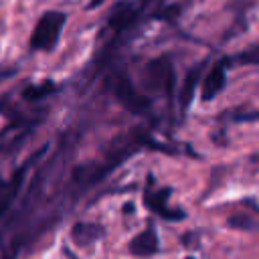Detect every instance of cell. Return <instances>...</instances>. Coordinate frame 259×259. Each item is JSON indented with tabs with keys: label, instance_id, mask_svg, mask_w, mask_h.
<instances>
[{
	"label": "cell",
	"instance_id": "cell-1",
	"mask_svg": "<svg viewBox=\"0 0 259 259\" xmlns=\"http://www.w3.org/2000/svg\"><path fill=\"white\" fill-rule=\"evenodd\" d=\"M67 24V14L61 10L45 12L32 30L30 36V51H53L61 38V32Z\"/></svg>",
	"mask_w": 259,
	"mask_h": 259
},
{
	"label": "cell",
	"instance_id": "cell-2",
	"mask_svg": "<svg viewBox=\"0 0 259 259\" xmlns=\"http://www.w3.org/2000/svg\"><path fill=\"white\" fill-rule=\"evenodd\" d=\"M109 89L113 93V97L130 111V113H138L144 115L150 111V97L142 95L136 91L134 83L130 81V77L125 73H113V77L109 79Z\"/></svg>",
	"mask_w": 259,
	"mask_h": 259
},
{
	"label": "cell",
	"instance_id": "cell-3",
	"mask_svg": "<svg viewBox=\"0 0 259 259\" xmlns=\"http://www.w3.org/2000/svg\"><path fill=\"white\" fill-rule=\"evenodd\" d=\"M142 83L148 91H164V93H172L174 87V69L168 57H158L154 61H150L144 69V77Z\"/></svg>",
	"mask_w": 259,
	"mask_h": 259
},
{
	"label": "cell",
	"instance_id": "cell-4",
	"mask_svg": "<svg viewBox=\"0 0 259 259\" xmlns=\"http://www.w3.org/2000/svg\"><path fill=\"white\" fill-rule=\"evenodd\" d=\"M170 196H172V188L170 186H164V188H152V186H148L144 190V204L154 214H158L164 221H182V219H186V212L182 208H172L168 204Z\"/></svg>",
	"mask_w": 259,
	"mask_h": 259
},
{
	"label": "cell",
	"instance_id": "cell-5",
	"mask_svg": "<svg viewBox=\"0 0 259 259\" xmlns=\"http://www.w3.org/2000/svg\"><path fill=\"white\" fill-rule=\"evenodd\" d=\"M229 63H231L229 59H221L204 75L202 89H200V99L202 101H212L227 87V67H229Z\"/></svg>",
	"mask_w": 259,
	"mask_h": 259
},
{
	"label": "cell",
	"instance_id": "cell-6",
	"mask_svg": "<svg viewBox=\"0 0 259 259\" xmlns=\"http://www.w3.org/2000/svg\"><path fill=\"white\" fill-rule=\"evenodd\" d=\"M30 162H32V160H26V162L12 174V178H8V180L0 178V217H2V214L12 206V202L16 200V196H18L22 184H24V178H26V172H28Z\"/></svg>",
	"mask_w": 259,
	"mask_h": 259
},
{
	"label": "cell",
	"instance_id": "cell-7",
	"mask_svg": "<svg viewBox=\"0 0 259 259\" xmlns=\"http://www.w3.org/2000/svg\"><path fill=\"white\" fill-rule=\"evenodd\" d=\"M130 253L136 257H152L160 253V239H158V231L154 227V223H148V227L144 231H140L127 245Z\"/></svg>",
	"mask_w": 259,
	"mask_h": 259
},
{
	"label": "cell",
	"instance_id": "cell-8",
	"mask_svg": "<svg viewBox=\"0 0 259 259\" xmlns=\"http://www.w3.org/2000/svg\"><path fill=\"white\" fill-rule=\"evenodd\" d=\"M105 229L99 223H87V221H79L73 225L71 229V239L77 247H91L93 243H97L99 239H103Z\"/></svg>",
	"mask_w": 259,
	"mask_h": 259
},
{
	"label": "cell",
	"instance_id": "cell-9",
	"mask_svg": "<svg viewBox=\"0 0 259 259\" xmlns=\"http://www.w3.org/2000/svg\"><path fill=\"white\" fill-rule=\"evenodd\" d=\"M140 12V6L134 4L132 0H119L113 8H111V14H109V24L113 26L115 32H123L138 16Z\"/></svg>",
	"mask_w": 259,
	"mask_h": 259
},
{
	"label": "cell",
	"instance_id": "cell-10",
	"mask_svg": "<svg viewBox=\"0 0 259 259\" xmlns=\"http://www.w3.org/2000/svg\"><path fill=\"white\" fill-rule=\"evenodd\" d=\"M202 69H204V63L196 65V67L186 75V81L182 83V89H180V105H182V111H186L188 105H190L192 99H194V91H196V85H198V81H200Z\"/></svg>",
	"mask_w": 259,
	"mask_h": 259
},
{
	"label": "cell",
	"instance_id": "cell-11",
	"mask_svg": "<svg viewBox=\"0 0 259 259\" xmlns=\"http://www.w3.org/2000/svg\"><path fill=\"white\" fill-rule=\"evenodd\" d=\"M59 89V85L55 81H45L40 85H28L22 89V97L28 99V101H36V99H42V97H49L51 93H55Z\"/></svg>",
	"mask_w": 259,
	"mask_h": 259
},
{
	"label": "cell",
	"instance_id": "cell-12",
	"mask_svg": "<svg viewBox=\"0 0 259 259\" xmlns=\"http://www.w3.org/2000/svg\"><path fill=\"white\" fill-rule=\"evenodd\" d=\"M227 225L231 229H237V231H247V233H255L257 231V219H253L251 214H233L229 217Z\"/></svg>",
	"mask_w": 259,
	"mask_h": 259
},
{
	"label": "cell",
	"instance_id": "cell-13",
	"mask_svg": "<svg viewBox=\"0 0 259 259\" xmlns=\"http://www.w3.org/2000/svg\"><path fill=\"white\" fill-rule=\"evenodd\" d=\"M239 61H243V63H249V65H257V63H259V55H257V47H251L247 55H241V57H239Z\"/></svg>",
	"mask_w": 259,
	"mask_h": 259
},
{
	"label": "cell",
	"instance_id": "cell-14",
	"mask_svg": "<svg viewBox=\"0 0 259 259\" xmlns=\"http://www.w3.org/2000/svg\"><path fill=\"white\" fill-rule=\"evenodd\" d=\"M152 2H154V0H138V6H140V8H146V6L152 4Z\"/></svg>",
	"mask_w": 259,
	"mask_h": 259
},
{
	"label": "cell",
	"instance_id": "cell-15",
	"mask_svg": "<svg viewBox=\"0 0 259 259\" xmlns=\"http://www.w3.org/2000/svg\"><path fill=\"white\" fill-rule=\"evenodd\" d=\"M186 259H194V257H186Z\"/></svg>",
	"mask_w": 259,
	"mask_h": 259
}]
</instances>
